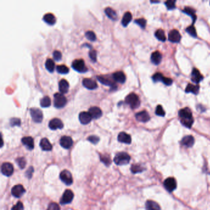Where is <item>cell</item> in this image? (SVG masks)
I'll use <instances>...</instances> for the list:
<instances>
[{"mask_svg":"<svg viewBox=\"0 0 210 210\" xmlns=\"http://www.w3.org/2000/svg\"><path fill=\"white\" fill-rule=\"evenodd\" d=\"M130 156L126 152H119L116 154L114 160L115 163L117 165H126L129 163Z\"/></svg>","mask_w":210,"mask_h":210,"instance_id":"cell-1","label":"cell"},{"mask_svg":"<svg viewBox=\"0 0 210 210\" xmlns=\"http://www.w3.org/2000/svg\"><path fill=\"white\" fill-rule=\"evenodd\" d=\"M126 103L133 109H137L140 105V100L138 95L135 93H130L125 98Z\"/></svg>","mask_w":210,"mask_h":210,"instance_id":"cell-2","label":"cell"},{"mask_svg":"<svg viewBox=\"0 0 210 210\" xmlns=\"http://www.w3.org/2000/svg\"><path fill=\"white\" fill-rule=\"evenodd\" d=\"M67 103V99L65 96L60 93H56L54 95V105L57 109L64 107Z\"/></svg>","mask_w":210,"mask_h":210,"instance_id":"cell-3","label":"cell"},{"mask_svg":"<svg viewBox=\"0 0 210 210\" xmlns=\"http://www.w3.org/2000/svg\"><path fill=\"white\" fill-rule=\"evenodd\" d=\"M72 67L75 70L80 73H84L87 71V68L85 65L84 60L82 59L75 60L72 62Z\"/></svg>","mask_w":210,"mask_h":210,"instance_id":"cell-4","label":"cell"},{"mask_svg":"<svg viewBox=\"0 0 210 210\" xmlns=\"http://www.w3.org/2000/svg\"><path fill=\"white\" fill-rule=\"evenodd\" d=\"M60 179L67 186H70L73 183V178L71 173L66 170L60 173Z\"/></svg>","mask_w":210,"mask_h":210,"instance_id":"cell-5","label":"cell"},{"mask_svg":"<svg viewBox=\"0 0 210 210\" xmlns=\"http://www.w3.org/2000/svg\"><path fill=\"white\" fill-rule=\"evenodd\" d=\"M73 197H74V194L73 193V192L71 190L67 189L63 194V195L60 199V203L62 205L68 204L72 202V201L73 199Z\"/></svg>","mask_w":210,"mask_h":210,"instance_id":"cell-6","label":"cell"},{"mask_svg":"<svg viewBox=\"0 0 210 210\" xmlns=\"http://www.w3.org/2000/svg\"><path fill=\"white\" fill-rule=\"evenodd\" d=\"M30 114L33 120L36 123H41L43 118L42 111L37 108H32L30 109Z\"/></svg>","mask_w":210,"mask_h":210,"instance_id":"cell-7","label":"cell"},{"mask_svg":"<svg viewBox=\"0 0 210 210\" xmlns=\"http://www.w3.org/2000/svg\"><path fill=\"white\" fill-rule=\"evenodd\" d=\"M164 186L168 192H173L176 189L177 183L173 178H168L164 181Z\"/></svg>","mask_w":210,"mask_h":210,"instance_id":"cell-8","label":"cell"},{"mask_svg":"<svg viewBox=\"0 0 210 210\" xmlns=\"http://www.w3.org/2000/svg\"><path fill=\"white\" fill-rule=\"evenodd\" d=\"M1 172L6 176H10L14 173L13 165L8 162L4 163L1 166Z\"/></svg>","mask_w":210,"mask_h":210,"instance_id":"cell-9","label":"cell"},{"mask_svg":"<svg viewBox=\"0 0 210 210\" xmlns=\"http://www.w3.org/2000/svg\"><path fill=\"white\" fill-rule=\"evenodd\" d=\"M49 128L52 130H56L57 129H62L64 124L62 121L59 118H53L49 122Z\"/></svg>","mask_w":210,"mask_h":210,"instance_id":"cell-10","label":"cell"},{"mask_svg":"<svg viewBox=\"0 0 210 210\" xmlns=\"http://www.w3.org/2000/svg\"><path fill=\"white\" fill-rule=\"evenodd\" d=\"M25 192V189L21 184H18L14 186L11 190L12 195L16 198H20Z\"/></svg>","mask_w":210,"mask_h":210,"instance_id":"cell-11","label":"cell"},{"mask_svg":"<svg viewBox=\"0 0 210 210\" xmlns=\"http://www.w3.org/2000/svg\"><path fill=\"white\" fill-rule=\"evenodd\" d=\"M73 143V142L72 139L69 136H62L60 140V145L63 148H66V149H68V148H70L72 146Z\"/></svg>","mask_w":210,"mask_h":210,"instance_id":"cell-12","label":"cell"},{"mask_svg":"<svg viewBox=\"0 0 210 210\" xmlns=\"http://www.w3.org/2000/svg\"><path fill=\"white\" fill-rule=\"evenodd\" d=\"M83 85L86 88L93 90H95L98 87V84L94 80L91 79V78H84L82 82Z\"/></svg>","mask_w":210,"mask_h":210,"instance_id":"cell-13","label":"cell"},{"mask_svg":"<svg viewBox=\"0 0 210 210\" xmlns=\"http://www.w3.org/2000/svg\"><path fill=\"white\" fill-rule=\"evenodd\" d=\"M79 120L82 124L87 125L91 122L92 120V117L91 116L89 112H82L79 115Z\"/></svg>","mask_w":210,"mask_h":210,"instance_id":"cell-14","label":"cell"},{"mask_svg":"<svg viewBox=\"0 0 210 210\" xmlns=\"http://www.w3.org/2000/svg\"><path fill=\"white\" fill-rule=\"evenodd\" d=\"M168 38L173 43H179L181 41V35L177 30H173L169 33Z\"/></svg>","mask_w":210,"mask_h":210,"instance_id":"cell-15","label":"cell"},{"mask_svg":"<svg viewBox=\"0 0 210 210\" xmlns=\"http://www.w3.org/2000/svg\"><path fill=\"white\" fill-rule=\"evenodd\" d=\"M136 118L137 121L141 122H147L149 121L151 117L149 116L148 112L147 111L143 110L141 112H139L136 115Z\"/></svg>","mask_w":210,"mask_h":210,"instance_id":"cell-16","label":"cell"},{"mask_svg":"<svg viewBox=\"0 0 210 210\" xmlns=\"http://www.w3.org/2000/svg\"><path fill=\"white\" fill-rule=\"evenodd\" d=\"M191 78L192 82L196 84H198L203 80V76L202 75V74L200 73V72L197 68H194L192 72Z\"/></svg>","mask_w":210,"mask_h":210,"instance_id":"cell-17","label":"cell"},{"mask_svg":"<svg viewBox=\"0 0 210 210\" xmlns=\"http://www.w3.org/2000/svg\"><path fill=\"white\" fill-rule=\"evenodd\" d=\"M118 141L121 143L129 144L131 143V136L125 132H121L118 136Z\"/></svg>","mask_w":210,"mask_h":210,"instance_id":"cell-18","label":"cell"},{"mask_svg":"<svg viewBox=\"0 0 210 210\" xmlns=\"http://www.w3.org/2000/svg\"><path fill=\"white\" fill-rule=\"evenodd\" d=\"M22 144L28 148L29 150L31 151L34 148V141L33 139L30 136L24 137L22 139Z\"/></svg>","mask_w":210,"mask_h":210,"instance_id":"cell-19","label":"cell"},{"mask_svg":"<svg viewBox=\"0 0 210 210\" xmlns=\"http://www.w3.org/2000/svg\"><path fill=\"white\" fill-rule=\"evenodd\" d=\"M195 142V140L193 136H186L184 137L181 141V144L186 147H191L193 146Z\"/></svg>","mask_w":210,"mask_h":210,"instance_id":"cell-20","label":"cell"},{"mask_svg":"<svg viewBox=\"0 0 210 210\" xmlns=\"http://www.w3.org/2000/svg\"><path fill=\"white\" fill-rule=\"evenodd\" d=\"M89 113H90L92 118L98 119L102 115V112L100 108L98 107H92L89 110Z\"/></svg>","mask_w":210,"mask_h":210,"instance_id":"cell-21","label":"cell"},{"mask_svg":"<svg viewBox=\"0 0 210 210\" xmlns=\"http://www.w3.org/2000/svg\"><path fill=\"white\" fill-rule=\"evenodd\" d=\"M40 145L43 151H50L52 150V144L49 141L47 138H43L40 143Z\"/></svg>","mask_w":210,"mask_h":210,"instance_id":"cell-22","label":"cell"},{"mask_svg":"<svg viewBox=\"0 0 210 210\" xmlns=\"http://www.w3.org/2000/svg\"><path fill=\"white\" fill-rule=\"evenodd\" d=\"M179 115L181 119L193 118L191 110L189 108H184L179 110Z\"/></svg>","mask_w":210,"mask_h":210,"instance_id":"cell-23","label":"cell"},{"mask_svg":"<svg viewBox=\"0 0 210 210\" xmlns=\"http://www.w3.org/2000/svg\"><path fill=\"white\" fill-rule=\"evenodd\" d=\"M113 78L116 82L120 83H124L126 81V76L125 73L121 71L116 72L113 73Z\"/></svg>","mask_w":210,"mask_h":210,"instance_id":"cell-24","label":"cell"},{"mask_svg":"<svg viewBox=\"0 0 210 210\" xmlns=\"http://www.w3.org/2000/svg\"><path fill=\"white\" fill-rule=\"evenodd\" d=\"M59 91L61 93L65 94L68 91L69 84L66 80L62 79L59 82Z\"/></svg>","mask_w":210,"mask_h":210,"instance_id":"cell-25","label":"cell"},{"mask_svg":"<svg viewBox=\"0 0 210 210\" xmlns=\"http://www.w3.org/2000/svg\"><path fill=\"white\" fill-rule=\"evenodd\" d=\"M146 210H161L160 206L156 202L152 200H148L145 203Z\"/></svg>","mask_w":210,"mask_h":210,"instance_id":"cell-26","label":"cell"},{"mask_svg":"<svg viewBox=\"0 0 210 210\" xmlns=\"http://www.w3.org/2000/svg\"><path fill=\"white\" fill-rule=\"evenodd\" d=\"M162 56L159 51H155L151 55V61L155 65H159L162 61Z\"/></svg>","mask_w":210,"mask_h":210,"instance_id":"cell-27","label":"cell"},{"mask_svg":"<svg viewBox=\"0 0 210 210\" xmlns=\"http://www.w3.org/2000/svg\"><path fill=\"white\" fill-rule=\"evenodd\" d=\"M43 21L50 25L55 24L56 22V17L52 13H47L43 17Z\"/></svg>","mask_w":210,"mask_h":210,"instance_id":"cell-28","label":"cell"},{"mask_svg":"<svg viewBox=\"0 0 210 210\" xmlns=\"http://www.w3.org/2000/svg\"><path fill=\"white\" fill-rule=\"evenodd\" d=\"M199 89H200V86L198 84L194 85L192 84H188V85L186 87V92L187 93H192L194 94H197L199 92Z\"/></svg>","mask_w":210,"mask_h":210,"instance_id":"cell-29","label":"cell"},{"mask_svg":"<svg viewBox=\"0 0 210 210\" xmlns=\"http://www.w3.org/2000/svg\"><path fill=\"white\" fill-rule=\"evenodd\" d=\"M132 20V14L129 12H126L125 13L123 18L121 20V23L124 27H126V26L129 24V23Z\"/></svg>","mask_w":210,"mask_h":210,"instance_id":"cell-30","label":"cell"},{"mask_svg":"<svg viewBox=\"0 0 210 210\" xmlns=\"http://www.w3.org/2000/svg\"><path fill=\"white\" fill-rule=\"evenodd\" d=\"M105 12L107 14V15L112 20L115 21L117 19V14L116 12L113 10L111 7H107L105 10Z\"/></svg>","mask_w":210,"mask_h":210,"instance_id":"cell-31","label":"cell"},{"mask_svg":"<svg viewBox=\"0 0 210 210\" xmlns=\"http://www.w3.org/2000/svg\"><path fill=\"white\" fill-rule=\"evenodd\" d=\"M97 78H98V80L101 83H102L103 84L109 86H110L112 87H113L115 86V83H113V82H112L110 80L108 79V78H105V77L102 76H98Z\"/></svg>","mask_w":210,"mask_h":210,"instance_id":"cell-32","label":"cell"},{"mask_svg":"<svg viewBox=\"0 0 210 210\" xmlns=\"http://www.w3.org/2000/svg\"><path fill=\"white\" fill-rule=\"evenodd\" d=\"M183 12L192 17L194 23L195 22L196 19H197V16L195 15V11L194 10V9H192L189 7H186L183 10Z\"/></svg>","mask_w":210,"mask_h":210,"instance_id":"cell-33","label":"cell"},{"mask_svg":"<svg viewBox=\"0 0 210 210\" xmlns=\"http://www.w3.org/2000/svg\"><path fill=\"white\" fill-rule=\"evenodd\" d=\"M45 67L50 72H52L54 71V67H55V64L54 62L52 59H48L46 61L45 63Z\"/></svg>","mask_w":210,"mask_h":210,"instance_id":"cell-34","label":"cell"},{"mask_svg":"<svg viewBox=\"0 0 210 210\" xmlns=\"http://www.w3.org/2000/svg\"><path fill=\"white\" fill-rule=\"evenodd\" d=\"M145 170V168L140 164H132L131 167V171L133 173L136 174L141 173Z\"/></svg>","mask_w":210,"mask_h":210,"instance_id":"cell-35","label":"cell"},{"mask_svg":"<svg viewBox=\"0 0 210 210\" xmlns=\"http://www.w3.org/2000/svg\"><path fill=\"white\" fill-rule=\"evenodd\" d=\"M155 35L156 38L159 40L162 41H165L166 36H165L164 32L163 30H162V29L157 30L155 33Z\"/></svg>","mask_w":210,"mask_h":210,"instance_id":"cell-36","label":"cell"},{"mask_svg":"<svg viewBox=\"0 0 210 210\" xmlns=\"http://www.w3.org/2000/svg\"><path fill=\"white\" fill-rule=\"evenodd\" d=\"M51 99L48 96H45L40 101V105L42 107H48L51 106Z\"/></svg>","mask_w":210,"mask_h":210,"instance_id":"cell-37","label":"cell"},{"mask_svg":"<svg viewBox=\"0 0 210 210\" xmlns=\"http://www.w3.org/2000/svg\"><path fill=\"white\" fill-rule=\"evenodd\" d=\"M181 123L187 128H190L194 123V118H187V119H181Z\"/></svg>","mask_w":210,"mask_h":210,"instance_id":"cell-38","label":"cell"},{"mask_svg":"<svg viewBox=\"0 0 210 210\" xmlns=\"http://www.w3.org/2000/svg\"><path fill=\"white\" fill-rule=\"evenodd\" d=\"M56 70L58 73L60 74H67L69 72L68 68L65 65H58L56 68Z\"/></svg>","mask_w":210,"mask_h":210,"instance_id":"cell-39","label":"cell"},{"mask_svg":"<svg viewBox=\"0 0 210 210\" xmlns=\"http://www.w3.org/2000/svg\"><path fill=\"white\" fill-rule=\"evenodd\" d=\"M101 161L104 163L106 166H109L111 163V159L108 155H101L100 156Z\"/></svg>","mask_w":210,"mask_h":210,"instance_id":"cell-40","label":"cell"},{"mask_svg":"<svg viewBox=\"0 0 210 210\" xmlns=\"http://www.w3.org/2000/svg\"><path fill=\"white\" fill-rule=\"evenodd\" d=\"M186 32L193 37H197V32L196 29L194 25H190L186 29Z\"/></svg>","mask_w":210,"mask_h":210,"instance_id":"cell-41","label":"cell"},{"mask_svg":"<svg viewBox=\"0 0 210 210\" xmlns=\"http://www.w3.org/2000/svg\"><path fill=\"white\" fill-rule=\"evenodd\" d=\"M86 37L91 41H94L96 40V36L95 33L92 31H87L85 33Z\"/></svg>","mask_w":210,"mask_h":210,"instance_id":"cell-42","label":"cell"},{"mask_svg":"<svg viewBox=\"0 0 210 210\" xmlns=\"http://www.w3.org/2000/svg\"><path fill=\"white\" fill-rule=\"evenodd\" d=\"M16 162L21 169H23L25 168L26 165V160L23 157H20V158L17 159L16 160Z\"/></svg>","mask_w":210,"mask_h":210,"instance_id":"cell-43","label":"cell"},{"mask_svg":"<svg viewBox=\"0 0 210 210\" xmlns=\"http://www.w3.org/2000/svg\"><path fill=\"white\" fill-rule=\"evenodd\" d=\"M175 3H176V1H173V0H168V1H167L165 2V5L167 6V7L170 10H173L175 7H176V5H175Z\"/></svg>","mask_w":210,"mask_h":210,"instance_id":"cell-44","label":"cell"},{"mask_svg":"<svg viewBox=\"0 0 210 210\" xmlns=\"http://www.w3.org/2000/svg\"><path fill=\"white\" fill-rule=\"evenodd\" d=\"M155 113L156 115L161 116V117H164L165 115V112L164 111L163 107L162 106H158L156 108L155 110Z\"/></svg>","mask_w":210,"mask_h":210,"instance_id":"cell-45","label":"cell"},{"mask_svg":"<svg viewBox=\"0 0 210 210\" xmlns=\"http://www.w3.org/2000/svg\"><path fill=\"white\" fill-rule=\"evenodd\" d=\"M163 76L161 73H156L155 74H154L152 76V79L153 80L154 82H162L163 78Z\"/></svg>","mask_w":210,"mask_h":210,"instance_id":"cell-46","label":"cell"},{"mask_svg":"<svg viewBox=\"0 0 210 210\" xmlns=\"http://www.w3.org/2000/svg\"><path fill=\"white\" fill-rule=\"evenodd\" d=\"M87 140H88V141L90 142H91L92 144H98L99 141V137L97 136L92 135V136H90L87 137Z\"/></svg>","mask_w":210,"mask_h":210,"instance_id":"cell-47","label":"cell"},{"mask_svg":"<svg viewBox=\"0 0 210 210\" xmlns=\"http://www.w3.org/2000/svg\"><path fill=\"white\" fill-rule=\"evenodd\" d=\"M135 23H137L139 26H140L141 28L144 29L145 28V25H146V23H147V21L145 19H136L135 21Z\"/></svg>","mask_w":210,"mask_h":210,"instance_id":"cell-48","label":"cell"},{"mask_svg":"<svg viewBox=\"0 0 210 210\" xmlns=\"http://www.w3.org/2000/svg\"><path fill=\"white\" fill-rule=\"evenodd\" d=\"M89 56L93 62H95L97 59V52L94 49H91L89 52Z\"/></svg>","mask_w":210,"mask_h":210,"instance_id":"cell-49","label":"cell"},{"mask_svg":"<svg viewBox=\"0 0 210 210\" xmlns=\"http://www.w3.org/2000/svg\"><path fill=\"white\" fill-rule=\"evenodd\" d=\"M10 123L12 126H20L21 125V120L17 118H12L10 121Z\"/></svg>","mask_w":210,"mask_h":210,"instance_id":"cell-50","label":"cell"},{"mask_svg":"<svg viewBox=\"0 0 210 210\" xmlns=\"http://www.w3.org/2000/svg\"><path fill=\"white\" fill-rule=\"evenodd\" d=\"M47 210H60V207L57 203H51L49 205Z\"/></svg>","mask_w":210,"mask_h":210,"instance_id":"cell-51","label":"cell"},{"mask_svg":"<svg viewBox=\"0 0 210 210\" xmlns=\"http://www.w3.org/2000/svg\"><path fill=\"white\" fill-rule=\"evenodd\" d=\"M23 209L24 207L23 203L21 202H17V204L12 208V210H23Z\"/></svg>","mask_w":210,"mask_h":210,"instance_id":"cell-52","label":"cell"},{"mask_svg":"<svg viewBox=\"0 0 210 210\" xmlns=\"http://www.w3.org/2000/svg\"><path fill=\"white\" fill-rule=\"evenodd\" d=\"M53 57L54 60L58 61L62 59V53L59 51H55L53 52Z\"/></svg>","mask_w":210,"mask_h":210,"instance_id":"cell-53","label":"cell"},{"mask_svg":"<svg viewBox=\"0 0 210 210\" xmlns=\"http://www.w3.org/2000/svg\"><path fill=\"white\" fill-rule=\"evenodd\" d=\"M162 82L165 85H167V86H170L173 83V80L171 79V78H167V77H164V76L163 77Z\"/></svg>","mask_w":210,"mask_h":210,"instance_id":"cell-54","label":"cell"},{"mask_svg":"<svg viewBox=\"0 0 210 210\" xmlns=\"http://www.w3.org/2000/svg\"><path fill=\"white\" fill-rule=\"evenodd\" d=\"M33 171H34L33 168L32 167H30L27 170V171H26V173H25L26 176H27L29 179H30V178H32V174H33Z\"/></svg>","mask_w":210,"mask_h":210,"instance_id":"cell-55","label":"cell"}]
</instances>
